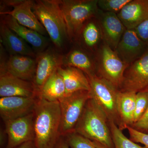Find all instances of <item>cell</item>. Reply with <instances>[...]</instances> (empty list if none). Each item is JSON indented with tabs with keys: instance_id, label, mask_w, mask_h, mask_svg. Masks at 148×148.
<instances>
[{
	"instance_id": "cell-31",
	"label": "cell",
	"mask_w": 148,
	"mask_h": 148,
	"mask_svg": "<svg viewBox=\"0 0 148 148\" xmlns=\"http://www.w3.org/2000/svg\"><path fill=\"white\" fill-rule=\"evenodd\" d=\"M130 127L140 132L148 134V108L142 118Z\"/></svg>"
},
{
	"instance_id": "cell-33",
	"label": "cell",
	"mask_w": 148,
	"mask_h": 148,
	"mask_svg": "<svg viewBox=\"0 0 148 148\" xmlns=\"http://www.w3.org/2000/svg\"><path fill=\"white\" fill-rule=\"evenodd\" d=\"M54 148H70L63 136H61Z\"/></svg>"
},
{
	"instance_id": "cell-24",
	"label": "cell",
	"mask_w": 148,
	"mask_h": 148,
	"mask_svg": "<svg viewBox=\"0 0 148 148\" xmlns=\"http://www.w3.org/2000/svg\"><path fill=\"white\" fill-rule=\"evenodd\" d=\"M65 94L66 88L64 80L56 71L43 85L38 98L49 102H56L64 97Z\"/></svg>"
},
{
	"instance_id": "cell-8",
	"label": "cell",
	"mask_w": 148,
	"mask_h": 148,
	"mask_svg": "<svg viewBox=\"0 0 148 148\" xmlns=\"http://www.w3.org/2000/svg\"><path fill=\"white\" fill-rule=\"evenodd\" d=\"M148 89V48L142 57L130 64L124 72L122 92L136 93Z\"/></svg>"
},
{
	"instance_id": "cell-20",
	"label": "cell",
	"mask_w": 148,
	"mask_h": 148,
	"mask_svg": "<svg viewBox=\"0 0 148 148\" xmlns=\"http://www.w3.org/2000/svg\"><path fill=\"white\" fill-rule=\"evenodd\" d=\"M63 66L79 69L87 76L97 75L94 55L77 45L64 56Z\"/></svg>"
},
{
	"instance_id": "cell-29",
	"label": "cell",
	"mask_w": 148,
	"mask_h": 148,
	"mask_svg": "<svg viewBox=\"0 0 148 148\" xmlns=\"http://www.w3.org/2000/svg\"><path fill=\"white\" fill-rule=\"evenodd\" d=\"M129 132L130 139L135 143L143 144L148 148V134L136 130L130 126L126 128Z\"/></svg>"
},
{
	"instance_id": "cell-15",
	"label": "cell",
	"mask_w": 148,
	"mask_h": 148,
	"mask_svg": "<svg viewBox=\"0 0 148 148\" xmlns=\"http://www.w3.org/2000/svg\"><path fill=\"white\" fill-rule=\"evenodd\" d=\"M12 96L34 98L38 97V95L32 82L18 78L1 70L0 97Z\"/></svg>"
},
{
	"instance_id": "cell-12",
	"label": "cell",
	"mask_w": 148,
	"mask_h": 148,
	"mask_svg": "<svg viewBox=\"0 0 148 148\" xmlns=\"http://www.w3.org/2000/svg\"><path fill=\"white\" fill-rule=\"evenodd\" d=\"M38 97L20 96L0 98V116L3 121L26 116L34 112Z\"/></svg>"
},
{
	"instance_id": "cell-4",
	"label": "cell",
	"mask_w": 148,
	"mask_h": 148,
	"mask_svg": "<svg viewBox=\"0 0 148 148\" xmlns=\"http://www.w3.org/2000/svg\"><path fill=\"white\" fill-rule=\"evenodd\" d=\"M98 0H60L69 40L74 42L86 21L99 12Z\"/></svg>"
},
{
	"instance_id": "cell-21",
	"label": "cell",
	"mask_w": 148,
	"mask_h": 148,
	"mask_svg": "<svg viewBox=\"0 0 148 148\" xmlns=\"http://www.w3.org/2000/svg\"><path fill=\"white\" fill-rule=\"evenodd\" d=\"M1 42L10 55H21L36 58L34 51L22 38L12 32L3 20L0 24Z\"/></svg>"
},
{
	"instance_id": "cell-26",
	"label": "cell",
	"mask_w": 148,
	"mask_h": 148,
	"mask_svg": "<svg viewBox=\"0 0 148 148\" xmlns=\"http://www.w3.org/2000/svg\"><path fill=\"white\" fill-rule=\"evenodd\" d=\"M148 108V89L136 93L134 123L142 118Z\"/></svg>"
},
{
	"instance_id": "cell-1",
	"label": "cell",
	"mask_w": 148,
	"mask_h": 148,
	"mask_svg": "<svg viewBox=\"0 0 148 148\" xmlns=\"http://www.w3.org/2000/svg\"><path fill=\"white\" fill-rule=\"evenodd\" d=\"M34 143L37 148H54L61 137L59 101L37 98L34 110Z\"/></svg>"
},
{
	"instance_id": "cell-28",
	"label": "cell",
	"mask_w": 148,
	"mask_h": 148,
	"mask_svg": "<svg viewBox=\"0 0 148 148\" xmlns=\"http://www.w3.org/2000/svg\"><path fill=\"white\" fill-rule=\"evenodd\" d=\"M131 0H98V5L100 10L117 14Z\"/></svg>"
},
{
	"instance_id": "cell-23",
	"label": "cell",
	"mask_w": 148,
	"mask_h": 148,
	"mask_svg": "<svg viewBox=\"0 0 148 148\" xmlns=\"http://www.w3.org/2000/svg\"><path fill=\"white\" fill-rule=\"evenodd\" d=\"M136 93L122 92L120 90L117 101V108L120 119L121 130L131 126L134 123V114Z\"/></svg>"
},
{
	"instance_id": "cell-35",
	"label": "cell",
	"mask_w": 148,
	"mask_h": 148,
	"mask_svg": "<svg viewBox=\"0 0 148 148\" xmlns=\"http://www.w3.org/2000/svg\"><path fill=\"white\" fill-rule=\"evenodd\" d=\"M92 142L96 148H108L106 146L101 144V143L96 142V141H92Z\"/></svg>"
},
{
	"instance_id": "cell-6",
	"label": "cell",
	"mask_w": 148,
	"mask_h": 148,
	"mask_svg": "<svg viewBox=\"0 0 148 148\" xmlns=\"http://www.w3.org/2000/svg\"><path fill=\"white\" fill-rule=\"evenodd\" d=\"M97 75L120 90L124 72L129 65L119 58L114 50L104 43L94 55Z\"/></svg>"
},
{
	"instance_id": "cell-14",
	"label": "cell",
	"mask_w": 148,
	"mask_h": 148,
	"mask_svg": "<svg viewBox=\"0 0 148 148\" xmlns=\"http://www.w3.org/2000/svg\"><path fill=\"white\" fill-rule=\"evenodd\" d=\"M104 43L115 50L126 28L116 14L99 10L96 16Z\"/></svg>"
},
{
	"instance_id": "cell-19",
	"label": "cell",
	"mask_w": 148,
	"mask_h": 148,
	"mask_svg": "<svg viewBox=\"0 0 148 148\" xmlns=\"http://www.w3.org/2000/svg\"><path fill=\"white\" fill-rule=\"evenodd\" d=\"M117 15L126 29H135L148 18V0H131Z\"/></svg>"
},
{
	"instance_id": "cell-17",
	"label": "cell",
	"mask_w": 148,
	"mask_h": 148,
	"mask_svg": "<svg viewBox=\"0 0 148 148\" xmlns=\"http://www.w3.org/2000/svg\"><path fill=\"white\" fill-rule=\"evenodd\" d=\"M74 42L80 47L95 55L104 43L96 17L90 18L85 23Z\"/></svg>"
},
{
	"instance_id": "cell-25",
	"label": "cell",
	"mask_w": 148,
	"mask_h": 148,
	"mask_svg": "<svg viewBox=\"0 0 148 148\" xmlns=\"http://www.w3.org/2000/svg\"><path fill=\"white\" fill-rule=\"evenodd\" d=\"M109 125L114 148H147L139 145L128 139L113 122L109 121Z\"/></svg>"
},
{
	"instance_id": "cell-22",
	"label": "cell",
	"mask_w": 148,
	"mask_h": 148,
	"mask_svg": "<svg viewBox=\"0 0 148 148\" xmlns=\"http://www.w3.org/2000/svg\"><path fill=\"white\" fill-rule=\"evenodd\" d=\"M57 71L64 80L66 88L65 95L80 90H90L89 80L81 70L74 67L62 66Z\"/></svg>"
},
{
	"instance_id": "cell-2",
	"label": "cell",
	"mask_w": 148,
	"mask_h": 148,
	"mask_svg": "<svg viewBox=\"0 0 148 148\" xmlns=\"http://www.w3.org/2000/svg\"><path fill=\"white\" fill-rule=\"evenodd\" d=\"M75 132L108 148H114L108 116L91 98L86 104Z\"/></svg>"
},
{
	"instance_id": "cell-16",
	"label": "cell",
	"mask_w": 148,
	"mask_h": 148,
	"mask_svg": "<svg viewBox=\"0 0 148 148\" xmlns=\"http://www.w3.org/2000/svg\"><path fill=\"white\" fill-rule=\"evenodd\" d=\"M36 67V58L21 55H10L6 61L1 62V70L18 78L33 81Z\"/></svg>"
},
{
	"instance_id": "cell-13",
	"label": "cell",
	"mask_w": 148,
	"mask_h": 148,
	"mask_svg": "<svg viewBox=\"0 0 148 148\" xmlns=\"http://www.w3.org/2000/svg\"><path fill=\"white\" fill-rule=\"evenodd\" d=\"M148 48L134 29H126L114 51L124 63L130 65L142 57Z\"/></svg>"
},
{
	"instance_id": "cell-34",
	"label": "cell",
	"mask_w": 148,
	"mask_h": 148,
	"mask_svg": "<svg viewBox=\"0 0 148 148\" xmlns=\"http://www.w3.org/2000/svg\"><path fill=\"white\" fill-rule=\"evenodd\" d=\"M16 148H37L34 141H29L22 144Z\"/></svg>"
},
{
	"instance_id": "cell-10",
	"label": "cell",
	"mask_w": 148,
	"mask_h": 148,
	"mask_svg": "<svg viewBox=\"0 0 148 148\" xmlns=\"http://www.w3.org/2000/svg\"><path fill=\"white\" fill-rule=\"evenodd\" d=\"M36 59V67L32 83L38 97L42 88L46 81L60 67L63 66L64 56L50 48L37 53Z\"/></svg>"
},
{
	"instance_id": "cell-5",
	"label": "cell",
	"mask_w": 148,
	"mask_h": 148,
	"mask_svg": "<svg viewBox=\"0 0 148 148\" xmlns=\"http://www.w3.org/2000/svg\"><path fill=\"white\" fill-rule=\"evenodd\" d=\"M87 77L90 84V98L103 109L109 121L113 122L120 128L121 124L117 108L120 90L98 75Z\"/></svg>"
},
{
	"instance_id": "cell-11",
	"label": "cell",
	"mask_w": 148,
	"mask_h": 148,
	"mask_svg": "<svg viewBox=\"0 0 148 148\" xmlns=\"http://www.w3.org/2000/svg\"><path fill=\"white\" fill-rule=\"evenodd\" d=\"M2 1L3 5L13 8L11 10L1 12V15H10L19 24L33 29L43 36L47 34L45 29L33 12L32 8L34 1L8 0Z\"/></svg>"
},
{
	"instance_id": "cell-27",
	"label": "cell",
	"mask_w": 148,
	"mask_h": 148,
	"mask_svg": "<svg viewBox=\"0 0 148 148\" xmlns=\"http://www.w3.org/2000/svg\"><path fill=\"white\" fill-rule=\"evenodd\" d=\"M63 137L71 148H96L92 141L75 132Z\"/></svg>"
},
{
	"instance_id": "cell-32",
	"label": "cell",
	"mask_w": 148,
	"mask_h": 148,
	"mask_svg": "<svg viewBox=\"0 0 148 148\" xmlns=\"http://www.w3.org/2000/svg\"><path fill=\"white\" fill-rule=\"evenodd\" d=\"M8 141V137L5 129L1 128L0 129V147L5 148Z\"/></svg>"
},
{
	"instance_id": "cell-9",
	"label": "cell",
	"mask_w": 148,
	"mask_h": 148,
	"mask_svg": "<svg viewBox=\"0 0 148 148\" xmlns=\"http://www.w3.org/2000/svg\"><path fill=\"white\" fill-rule=\"evenodd\" d=\"M34 112L16 119L4 121L5 129L8 137L5 148H16L35 138Z\"/></svg>"
},
{
	"instance_id": "cell-18",
	"label": "cell",
	"mask_w": 148,
	"mask_h": 148,
	"mask_svg": "<svg viewBox=\"0 0 148 148\" xmlns=\"http://www.w3.org/2000/svg\"><path fill=\"white\" fill-rule=\"evenodd\" d=\"M2 15V20L7 27L32 45L34 51H36L37 53L42 52L47 49L49 45V40L44 36L33 29L22 26L10 15Z\"/></svg>"
},
{
	"instance_id": "cell-7",
	"label": "cell",
	"mask_w": 148,
	"mask_h": 148,
	"mask_svg": "<svg viewBox=\"0 0 148 148\" xmlns=\"http://www.w3.org/2000/svg\"><path fill=\"white\" fill-rule=\"evenodd\" d=\"M90 98L89 91L80 90L65 95L59 100L61 136H65L75 132L86 104Z\"/></svg>"
},
{
	"instance_id": "cell-3",
	"label": "cell",
	"mask_w": 148,
	"mask_h": 148,
	"mask_svg": "<svg viewBox=\"0 0 148 148\" xmlns=\"http://www.w3.org/2000/svg\"><path fill=\"white\" fill-rule=\"evenodd\" d=\"M32 9L55 47L64 48L69 39L60 0L34 1Z\"/></svg>"
},
{
	"instance_id": "cell-30",
	"label": "cell",
	"mask_w": 148,
	"mask_h": 148,
	"mask_svg": "<svg viewBox=\"0 0 148 148\" xmlns=\"http://www.w3.org/2000/svg\"><path fill=\"white\" fill-rule=\"evenodd\" d=\"M134 29L139 38L148 46V18Z\"/></svg>"
}]
</instances>
